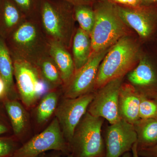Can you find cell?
<instances>
[{"label":"cell","instance_id":"cell-20","mask_svg":"<svg viewBox=\"0 0 157 157\" xmlns=\"http://www.w3.org/2000/svg\"><path fill=\"white\" fill-rule=\"evenodd\" d=\"M58 102L57 94L50 92L44 96L39 103L37 110V120L39 123L48 120L56 109Z\"/></svg>","mask_w":157,"mask_h":157},{"label":"cell","instance_id":"cell-31","mask_svg":"<svg viewBox=\"0 0 157 157\" xmlns=\"http://www.w3.org/2000/svg\"><path fill=\"white\" fill-rule=\"evenodd\" d=\"M142 5L157 6V0H142Z\"/></svg>","mask_w":157,"mask_h":157},{"label":"cell","instance_id":"cell-6","mask_svg":"<svg viewBox=\"0 0 157 157\" xmlns=\"http://www.w3.org/2000/svg\"><path fill=\"white\" fill-rule=\"evenodd\" d=\"M94 95L87 94L74 98H66L56 109L57 119L70 145L76 127L86 113Z\"/></svg>","mask_w":157,"mask_h":157},{"label":"cell","instance_id":"cell-27","mask_svg":"<svg viewBox=\"0 0 157 157\" xmlns=\"http://www.w3.org/2000/svg\"><path fill=\"white\" fill-rule=\"evenodd\" d=\"M137 152L140 157H157V144L150 147L139 149Z\"/></svg>","mask_w":157,"mask_h":157},{"label":"cell","instance_id":"cell-5","mask_svg":"<svg viewBox=\"0 0 157 157\" xmlns=\"http://www.w3.org/2000/svg\"><path fill=\"white\" fill-rule=\"evenodd\" d=\"M122 81L123 77L115 78L100 88L89 106L88 112L107 120L110 124L120 121L119 96Z\"/></svg>","mask_w":157,"mask_h":157},{"label":"cell","instance_id":"cell-26","mask_svg":"<svg viewBox=\"0 0 157 157\" xmlns=\"http://www.w3.org/2000/svg\"><path fill=\"white\" fill-rule=\"evenodd\" d=\"M116 5L136 8L142 6V0H108Z\"/></svg>","mask_w":157,"mask_h":157},{"label":"cell","instance_id":"cell-22","mask_svg":"<svg viewBox=\"0 0 157 157\" xmlns=\"http://www.w3.org/2000/svg\"><path fill=\"white\" fill-rule=\"evenodd\" d=\"M2 9L3 23L5 27L8 29L14 27L20 19L19 12L17 8L11 2L6 0Z\"/></svg>","mask_w":157,"mask_h":157},{"label":"cell","instance_id":"cell-14","mask_svg":"<svg viewBox=\"0 0 157 157\" xmlns=\"http://www.w3.org/2000/svg\"><path fill=\"white\" fill-rule=\"evenodd\" d=\"M50 53L59 71L61 78L65 82H68L75 71L74 61L70 54L57 42L51 45Z\"/></svg>","mask_w":157,"mask_h":157},{"label":"cell","instance_id":"cell-28","mask_svg":"<svg viewBox=\"0 0 157 157\" xmlns=\"http://www.w3.org/2000/svg\"><path fill=\"white\" fill-rule=\"evenodd\" d=\"M17 6L24 10H28L32 5V0H14Z\"/></svg>","mask_w":157,"mask_h":157},{"label":"cell","instance_id":"cell-33","mask_svg":"<svg viewBox=\"0 0 157 157\" xmlns=\"http://www.w3.org/2000/svg\"><path fill=\"white\" fill-rule=\"evenodd\" d=\"M8 129L5 124L0 122V135H2L8 131Z\"/></svg>","mask_w":157,"mask_h":157},{"label":"cell","instance_id":"cell-10","mask_svg":"<svg viewBox=\"0 0 157 157\" xmlns=\"http://www.w3.org/2000/svg\"><path fill=\"white\" fill-rule=\"evenodd\" d=\"M14 75L23 103L27 107H31L44 88L37 71L27 62L17 60L14 63Z\"/></svg>","mask_w":157,"mask_h":157},{"label":"cell","instance_id":"cell-15","mask_svg":"<svg viewBox=\"0 0 157 157\" xmlns=\"http://www.w3.org/2000/svg\"><path fill=\"white\" fill-rule=\"evenodd\" d=\"M133 125L137 134V149L157 144V118L140 119Z\"/></svg>","mask_w":157,"mask_h":157},{"label":"cell","instance_id":"cell-9","mask_svg":"<svg viewBox=\"0 0 157 157\" xmlns=\"http://www.w3.org/2000/svg\"><path fill=\"white\" fill-rule=\"evenodd\" d=\"M110 48L91 54L87 63L76 72L66 90V98H76L88 94L95 83L99 66Z\"/></svg>","mask_w":157,"mask_h":157},{"label":"cell","instance_id":"cell-2","mask_svg":"<svg viewBox=\"0 0 157 157\" xmlns=\"http://www.w3.org/2000/svg\"><path fill=\"white\" fill-rule=\"evenodd\" d=\"M138 48L135 42L124 36L113 45L98 69L96 87L101 88L115 78L123 77L137 60Z\"/></svg>","mask_w":157,"mask_h":157},{"label":"cell","instance_id":"cell-23","mask_svg":"<svg viewBox=\"0 0 157 157\" xmlns=\"http://www.w3.org/2000/svg\"><path fill=\"white\" fill-rule=\"evenodd\" d=\"M140 119L157 118V98H149L140 94Z\"/></svg>","mask_w":157,"mask_h":157},{"label":"cell","instance_id":"cell-17","mask_svg":"<svg viewBox=\"0 0 157 157\" xmlns=\"http://www.w3.org/2000/svg\"><path fill=\"white\" fill-rule=\"evenodd\" d=\"M5 107L11 121L14 134L16 135H20L26 124L25 109L19 102L12 100L6 101Z\"/></svg>","mask_w":157,"mask_h":157},{"label":"cell","instance_id":"cell-19","mask_svg":"<svg viewBox=\"0 0 157 157\" xmlns=\"http://www.w3.org/2000/svg\"><path fill=\"white\" fill-rule=\"evenodd\" d=\"M90 4L74 6L75 17L82 29L90 34L94 25L95 14L94 8Z\"/></svg>","mask_w":157,"mask_h":157},{"label":"cell","instance_id":"cell-3","mask_svg":"<svg viewBox=\"0 0 157 157\" xmlns=\"http://www.w3.org/2000/svg\"><path fill=\"white\" fill-rule=\"evenodd\" d=\"M104 119L86 112L76 127L70 144L74 157H104L105 146L101 135Z\"/></svg>","mask_w":157,"mask_h":157},{"label":"cell","instance_id":"cell-4","mask_svg":"<svg viewBox=\"0 0 157 157\" xmlns=\"http://www.w3.org/2000/svg\"><path fill=\"white\" fill-rule=\"evenodd\" d=\"M49 150L70 151V145L64 137L56 118L43 132L17 148L11 157H38Z\"/></svg>","mask_w":157,"mask_h":157},{"label":"cell","instance_id":"cell-25","mask_svg":"<svg viewBox=\"0 0 157 157\" xmlns=\"http://www.w3.org/2000/svg\"><path fill=\"white\" fill-rule=\"evenodd\" d=\"M17 149L14 140L0 138V157H11Z\"/></svg>","mask_w":157,"mask_h":157},{"label":"cell","instance_id":"cell-34","mask_svg":"<svg viewBox=\"0 0 157 157\" xmlns=\"http://www.w3.org/2000/svg\"><path fill=\"white\" fill-rule=\"evenodd\" d=\"M121 157H133V156H132V153H131L130 151H128L125 153Z\"/></svg>","mask_w":157,"mask_h":157},{"label":"cell","instance_id":"cell-29","mask_svg":"<svg viewBox=\"0 0 157 157\" xmlns=\"http://www.w3.org/2000/svg\"><path fill=\"white\" fill-rule=\"evenodd\" d=\"M69 3L73 4L74 6L83 4H91L94 2V0H65Z\"/></svg>","mask_w":157,"mask_h":157},{"label":"cell","instance_id":"cell-18","mask_svg":"<svg viewBox=\"0 0 157 157\" xmlns=\"http://www.w3.org/2000/svg\"><path fill=\"white\" fill-rule=\"evenodd\" d=\"M14 65L6 44L0 38V76L6 84L7 94L13 86Z\"/></svg>","mask_w":157,"mask_h":157},{"label":"cell","instance_id":"cell-24","mask_svg":"<svg viewBox=\"0 0 157 157\" xmlns=\"http://www.w3.org/2000/svg\"><path fill=\"white\" fill-rule=\"evenodd\" d=\"M42 70L45 79L52 84H57L60 81V75L53 63L45 61L42 63Z\"/></svg>","mask_w":157,"mask_h":157},{"label":"cell","instance_id":"cell-7","mask_svg":"<svg viewBox=\"0 0 157 157\" xmlns=\"http://www.w3.org/2000/svg\"><path fill=\"white\" fill-rule=\"evenodd\" d=\"M119 15L142 39L150 38L157 26V6H141L136 8L116 5Z\"/></svg>","mask_w":157,"mask_h":157},{"label":"cell","instance_id":"cell-21","mask_svg":"<svg viewBox=\"0 0 157 157\" xmlns=\"http://www.w3.org/2000/svg\"><path fill=\"white\" fill-rule=\"evenodd\" d=\"M36 29L33 25L26 23L14 32L13 39L16 45L21 47H29L36 40Z\"/></svg>","mask_w":157,"mask_h":157},{"label":"cell","instance_id":"cell-35","mask_svg":"<svg viewBox=\"0 0 157 157\" xmlns=\"http://www.w3.org/2000/svg\"><path fill=\"white\" fill-rule=\"evenodd\" d=\"M59 157V156H55V157ZM67 157H74L73 156V155H70L68 156H67Z\"/></svg>","mask_w":157,"mask_h":157},{"label":"cell","instance_id":"cell-16","mask_svg":"<svg viewBox=\"0 0 157 157\" xmlns=\"http://www.w3.org/2000/svg\"><path fill=\"white\" fill-rule=\"evenodd\" d=\"M92 49L89 34L79 29L74 36L73 43V61L75 72L80 70L87 63Z\"/></svg>","mask_w":157,"mask_h":157},{"label":"cell","instance_id":"cell-36","mask_svg":"<svg viewBox=\"0 0 157 157\" xmlns=\"http://www.w3.org/2000/svg\"></svg>","mask_w":157,"mask_h":157},{"label":"cell","instance_id":"cell-8","mask_svg":"<svg viewBox=\"0 0 157 157\" xmlns=\"http://www.w3.org/2000/svg\"><path fill=\"white\" fill-rule=\"evenodd\" d=\"M105 146L104 157H121L132 151L137 142V136L134 125L124 119L107 128L104 140Z\"/></svg>","mask_w":157,"mask_h":157},{"label":"cell","instance_id":"cell-11","mask_svg":"<svg viewBox=\"0 0 157 157\" xmlns=\"http://www.w3.org/2000/svg\"><path fill=\"white\" fill-rule=\"evenodd\" d=\"M129 81L140 89V94L157 97V67L146 56H142L137 67L128 75Z\"/></svg>","mask_w":157,"mask_h":157},{"label":"cell","instance_id":"cell-1","mask_svg":"<svg viewBox=\"0 0 157 157\" xmlns=\"http://www.w3.org/2000/svg\"><path fill=\"white\" fill-rule=\"evenodd\" d=\"M95 2V20L90 39L93 52H97L111 47L125 36L127 30L115 4L108 0H97Z\"/></svg>","mask_w":157,"mask_h":157},{"label":"cell","instance_id":"cell-30","mask_svg":"<svg viewBox=\"0 0 157 157\" xmlns=\"http://www.w3.org/2000/svg\"><path fill=\"white\" fill-rule=\"evenodd\" d=\"M7 94L6 84L2 77L0 76V98Z\"/></svg>","mask_w":157,"mask_h":157},{"label":"cell","instance_id":"cell-13","mask_svg":"<svg viewBox=\"0 0 157 157\" xmlns=\"http://www.w3.org/2000/svg\"><path fill=\"white\" fill-rule=\"evenodd\" d=\"M140 94L129 84H122L119 96V108L121 117L134 124L140 119Z\"/></svg>","mask_w":157,"mask_h":157},{"label":"cell","instance_id":"cell-32","mask_svg":"<svg viewBox=\"0 0 157 157\" xmlns=\"http://www.w3.org/2000/svg\"><path fill=\"white\" fill-rule=\"evenodd\" d=\"M132 151L133 157H140L139 155H138V152H137V142L135 143L132 147Z\"/></svg>","mask_w":157,"mask_h":157},{"label":"cell","instance_id":"cell-12","mask_svg":"<svg viewBox=\"0 0 157 157\" xmlns=\"http://www.w3.org/2000/svg\"><path fill=\"white\" fill-rule=\"evenodd\" d=\"M69 5L59 8L48 2L44 3L42 7V21L45 30L57 41L63 39L64 35V16L70 12Z\"/></svg>","mask_w":157,"mask_h":157}]
</instances>
